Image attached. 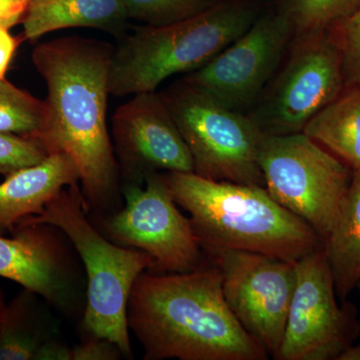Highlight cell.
Instances as JSON below:
<instances>
[{
  "instance_id": "cell-22",
  "label": "cell",
  "mask_w": 360,
  "mask_h": 360,
  "mask_svg": "<svg viewBox=\"0 0 360 360\" xmlns=\"http://www.w3.org/2000/svg\"><path fill=\"white\" fill-rule=\"evenodd\" d=\"M129 20L162 26L193 18L219 0H122Z\"/></svg>"
},
{
  "instance_id": "cell-10",
  "label": "cell",
  "mask_w": 360,
  "mask_h": 360,
  "mask_svg": "<svg viewBox=\"0 0 360 360\" xmlns=\"http://www.w3.org/2000/svg\"><path fill=\"white\" fill-rule=\"evenodd\" d=\"M295 34L281 4L264 8L240 37L184 79L225 108L246 113L271 82Z\"/></svg>"
},
{
  "instance_id": "cell-7",
  "label": "cell",
  "mask_w": 360,
  "mask_h": 360,
  "mask_svg": "<svg viewBox=\"0 0 360 360\" xmlns=\"http://www.w3.org/2000/svg\"><path fill=\"white\" fill-rule=\"evenodd\" d=\"M343 89L342 52L333 28L295 32L283 63L248 115L265 135L298 134Z\"/></svg>"
},
{
  "instance_id": "cell-13",
  "label": "cell",
  "mask_w": 360,
  "mask_h": 360,
  "mask_svg": "<svg viewBox=\"0 0 360 360\" xmlns=\"http://www.w3.org/2000/svg\"><path fill=\"white\" fill-rule=\"evenodd\" d=\"M11 238L0 234V277L37 293L68 317L84 315L86 277L72 243L58 227L18 224Z\"/></svg>"
},
{
  "instance_id": "cell-16",
  "label": "cell",
  "mask_w": 360,
  "mask_h": 360,
  "mask_svg": "<svg viewBox=\"0 0 360 360\" xmlns=\"http://www.w3.org/2000/svg\"><path fill=\"white\" fill-rule=\"evenodd\" d=\"M127 20L122 0H30L21 23L25 39L35 41L65 28L118 32Z\"/></svg>"
},
{
  "instance_id": "cell-5",
  "label": "cell",
  "mask_w": 360,
  "mask_h": 360,
  "mask_svg": "<svg viewBox=\"0 0 360 360\" xmlns=\"http://www.w3.org/2000/svg\"><path fill=\"white\" fill-rule=\"evenodd\" d=\"M47 224L65 232L82 260L86 277L82 329L86 336L105 338L132 359L127 303L142 272L153 271V258L136 248H123L105 238L90 220L78 184L63 188L39 215L18 224Z\"/></svg>"
},
{
  "instance_id": "cell-32",
  "label": "cell",
  "mask_w": 360,
  "mask_h": 360,
  "mask_svg": "<svg viewBox=\"0 0 360 360\" xmlns=\"http://www.w3.org/2000/svg\"><path fill=\"white\" fill-rule=\"evenodd\" d=\"M28 1H30V0H28Z\"/></svg>"
},
{
  "instance_id": "cell-6",
  "label": "cell",
  "mask_w": 360,
  "mask_h": 360,
  "mask_svg": "<svg viewBox=\"0 0 360 360\" xmlns=\"http://www.w3.org/2000/svg\"><path fill=\"white\" fill-rule=\"evenodd\" d=\"M193 160V174L265 187L259 153L265 134L250 115L229 110L184 78L160 92Z\"/></svg>"
},
{
  "instance_id": "cell-1",
  "label": "cell",
  "mask_w": 360,
  "mask_h": 360,
  "mask_svg": "<svg viewBox=\"0 0 360 360\" xmlns=\"http://www.w3.org/2000/svg\"><path fill=\"white\" fill-rule=\"evenodd\" d=\"M112 52L104 41L77 37L44 42L32 52L47 89L46 120L35 141L49 155L63 153L73 161L89 217L112 214L123 205L106 122Z\"/></svg>"
},
{
  "instance_id": "cell-26",
  "label": "cell",
  "mask_w": 360,
  "mask_h": 360,
  "mask_svg": "<svg viewBox=\"0 0 360 360\" xmlns=\"http://www.w3.org/2000/svg\"><path fill=\"white\" fill-rule=\"evenodd\" d=\"M28 0H0V26L11 28L22 21Z\"/></svg>"
},
{
  "instance_id": "cell-23",
  "label": "cell",
  "mask_w": 360,
  "mask_h": 360,
  "mask_svg": "<svg viewBox=\"0 0 360 360\" xmlns=\"http://www.w3.org/2000/svg\"><path fill=\"white\" fill-rule=\"evenodd\" d=\"M47 156L44 146L35 139L0 132V174L4 176L37 165Z\"/></svg>"
},
{
  "instance_id": "cell-18",
  "label": "cell",
  "mask_w": 360,
  "mask_h": 360,
  "mask_svg": "<svg viewBox=\"0 0 360 360\" xmlns=\"http://www.w3.org/2000/svg\"><path fill=\"white\" fill-rule=\"evenodd\" d=\"M41 300L23 288L6 304L0 326V360H33L45 341L56 336V323Z\"/></svg>"
},
{
  "instance_id": "cell-27",
  "label": "cell",
  "mask_w": 360,
  "mask_h": 360,
  "mask_svg": "<svg viewBox=\"0 0 360 360\" xmlns=\"http://www.w3.org/2000/svg\"><path fill=\"white\" fill-rule=\"evenodd\" d=\"M33 360H72V348L54 336L45 341Z\"/></svg>"
},
{
  "instance_id": "cell-28",
  "label": "cell",
  "mask_w": 360,
  "mask_h": 360,
  "mask_svg": "<svg viewBox=\"0 0 360 360\" xmlns=\"http://www.w3.org/2000/svg\"><path fill=\"white\" fill-rule=\"evenodd\" d=\"M18 41L9 33L8 28L0 26V79L6 78V71L18 49Z\"/></svg>"
},
{
  "instance_id": "cell-4",
  "label": "cell",
  "mask_w": 360,
  "mask_h": 360,
  "mask_svg": "<svg viewBox=\"0 0 360 360\" xmlns=\"http://www.w3.org/2000/svg\"><path fill=\"white\" fill-rule=\"evenodd\" d=\"M264 8L257 0H219L187 20L137 28L113 49L110 94L153 92L168 77L198 70L240 37Z\"/></svg>"
},
{
  "instance_id": "cell-20",
  "label": "cell",
  "mask_w": 360,
  "mask_h": 360,
  "mask_svg": "<svg viewBox=\"0 0 360 360\" xmlns=\"http://www.w3.org/2000/svg\"><path fill=\"white\" fill-rule=\"evenodd\" d=\"M46 105L6 78L0 79V132L37 139L44 129Z\"/></svg>"
},
{
  "instance_id": "cell-30",
  "label": "cell",
  "mask_w": 360,
  "mask_h": 360,
  "mask_svg": "<svg viewBox=\"0 0 360 360\" xmlns=\"http://www.w3.org/2000/svg\"><path fill=\"white\" fill-rule=\"evenodd\" d=\"M6 303L4 300V293L0 288V326H1L2 315H4V309H6Z\"/></svg>"
},
{
  "instance_id": "cell-12",
  "label": "cell",
  "mask_w": 360,
  "mask_h": 360,
  "mask_svg": "<svg viewBox=\"0 0 360 360\" xmlns=\"http://www.w3.org/2000/svg\"><path fill=\"white\" fill-rule=\"evenodd\" d=\"M207 253L221 272L229 309L246 333L274 357L295 292V262L226 248Z\"/></svg>"
},
{
  "instance_id": "cell-19",
  "label": "cell",
  "mask_w": 360,
  "mask_h": 360,
  "mask_svg": "<svg viewBox=\"0 0 360 360\" xmlns=\"http://www.w3.org/2000/svg\"><path fill=\"white\" fill-rule=\"evenodd\" d=\"M336 293L345 300L360 283V174L354 172L340 214L323 243Z\"/></svg>"
},
{
  "instance_id": "cell-21",
  "label": "cell",
  "mask_w": 360,
  "mask_h": 360,
  "mask_svg": "<svg viewBox=\"0 0 360 360\" xmlns=\"http://www.w3.org/2000/svg\"><path fill=\"white\" fill-rule=\"evenodd\" d=\"M281 6L295 25V32L330 28L360 7V0H283Z\"/></svg>"
},
{
  "instance_id": "cell-14",
  "label": "cell",
  "mask_w": 360,
  "mask_h": 360,
  "mask_svg": "<svg viewBox=\"0 0 360 360\" xmlns=\"http://www.w3.org/2000/svg\"><path fill=\"white\" fill-rule=\"evenodd\" d=\"M112 146L122 186L144 184L149 175L193 172V160L160 94H134L115 110Z\"/></svg>"
},
{
  "instance_id": "cell-15",
  "label": "cell",
  "mask_w": 360,
  "mask_h": 360,
  "mask_svg": "<svg viewBox=\"0 0 360 360\" xmlns=\"http://www.w3.org/2000/svg\"><path fill=\"white\" fill-rule=\"evenodd\" d=\"M78 184L77 167L63 153L8 175L0 184V234L13 233L20 220L39 215L63 188Z\"/></svg>"
},
{
  "instance_id": "cell-29",
  "label": "cell",
  "mask_w": 360,
  "mask_h": 360,
  "mask_svg": "<svg viewBox=\"0 0 360 360\" xmlns=\"http://www.w3.org/2000/svg\"><path fill=\"white\" fill-rule=\"evenodd\" d=\"M336 360H360V342L350 345Z\"/></svg>"
},
{
  "instance_id": "cell-24",
  "label": "cell",
  "mask_w": 360,
  "mask_h": 360,
  "mask_svg": "<svg viewBox=\"0 0 360 360\" xmlns=\"http://www.w3.org/2000/svg\"><path fill=\"white\" fill-rule=\"evenodd\" d=\"M330 28L342 52L345 86H360V7Z\"/></svg>"
},
{
  "instance_id": "cell-9",
  "label": "cell",
  "mask_w": 360,
  "mask_h": 360,
  "mask_svg": "<svg viewBox=\"0 0 360 360\" xmlns=\"http://www.w3.org/2000/svg\"><path fill=\"white\" fill-rule=\"evenodd\" d=\"M122 191L117 212L89 215L106 238L148 253L155 262L153 271L188 272L203 264L191 220L177 208L162 172L149 175L144 184H122Z\"/></svg>"
},
{
  "instance_id": "cell-31",
  "label": "cell",
  "mask_w": 360,
  "mask_h": 360,
  "mask_svg": "<svg viewBox=\"0 0 360 360\" xmlns=\"http://www.w3.org/2000/svg\"><path fill=\"white\" fill-rule=\"evenodd\" d=\"M357 288H359V290L360 291V283H359V285H357Z\"/></svg>"
},
{
  "instance_id": "cell-3",
  "label": "cell",
  "mask_w": 360,
  "mask_h": 360,
  "mask_svg": "<svg viewBox=\"0 0 360 360\" xmlns=\"http://www.w3.org/2000/svg\"><path fill=\"white\" fill-rule=\"evenodd\" d=\"M177 205L188 212L201 250H238L296 262L323 248L309 224L272 198L265 187L162 172Z\"/></svg>"
},
{
  "instance_id": "cell-2",
  "label": "cell",
  "mask_w": 360,
  "mask_h": 360,
  "mask_svg": "<svg viewBox=\"0 0 360 360\" xmlns=\"http://www.w3.org/2000/svg\"><path fill=\"white\" fill-rule=\"evenodd\" d=\"M127 324L144 360H265L269 354L229 309L214 264L142 272L130 292Z\"/></svg>"
},
{
  "instance_id": "cell-8",
  "label": "cell",
  "mask_w": 360,
  "mask_h": 360,
  "mask_svg": "<svg viewBox=\"0 0 360 360\" xmlns=\"http://www.w3.org/2000/svg\"><path fill=\"white\" fill-rule=\"evenodd\" d=\"M264 186L274 200L328 238L354 172L303 132L265 135L259 153Z\"/></svg>"
},
{
  "instance_id": "cell-25",
  "label": "cell",
  "mask_w": 360,
  "mask_h": 360,
  "mask_svg": "<svg viewBox=\"0 0 360 360\" xmlns=\"http://www.w3.org/2000/svg\"><path fill=\"white\" fill-rule=\"evenodd\" d=\"M123 356L120 348L105 338L87 336L72 348V360H118Z\"/></svg>"
},
{
  "instance_id": "cell-17",
  "label": "cell",
  "mask_w": 360,
  "mask_h": 360,
  "mask_svg": "<svg viewBox=\"0 0 360 360\" xmlns=\"http://www.w3.org/2000/svg\"><path fill=\"white\" fill-rule=\"evenodd\" d=\"M302 132L360 174V86H345Z\"/></svg>"
},
{
  "instance_id": "cell-11",
  "label": "cell",
  "mask_w": 360,
  "mask_h": 360,
  "mask_svg": "<svg viewBox=\"0 0 360 360\" xmlns=\"http://www.w3.org/2000/svg\"><path fill=\"white\" fill-rule=\"evenodd\" d=\"M296 284L277 360H336L354 345L360 322L354 305L336 302L323 248L295 262Z\"/></svg>"
}]
</instances>
